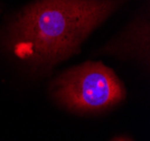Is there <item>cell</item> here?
<instances>
[{"label": "cell", "instance_id": "cell-1", "mask_svg": "<svg viewBox=\"0 0 150 141\" xmlns=\"http://www.w3.org/2000/svg\"><path fill=\"white\" fill-rule=\"evenodd\" d=\"M122 0H38L11 27L15 54L38 66H50L79 52L81 43Z\"/></svg>", "mask_w": 150, "mask_h": 141}, {"label": "cell", "instance_id": "cell-2", "mask_svg": "<svg viewBox=\"0 0 150 141\" xmlns=\"http://www.w3.org/2000/svg\"><path fill=\"white\" fill-rule=\"evenodd\" d=\"M54 95L76 112H100L120 103L125 90L112 69L102 63H85L54 82Z\"/></svg>", "mask_w": 150, "mask_h": 141}, {"label": "cell", "instance_id": "cell-3", "mask_svg": "<svg viewBox=\"0 0 150 141\" xmlns=\"http://www.w3.org/2000/svg\"><path fill=\"white\" fill-rule=\"evenodd\" d=\"M113 141H130V140L125 139V138H118V139H115V140H113Z\"/></svg>", "mask_w": 150, "mask_h": 141}]
</instances>
